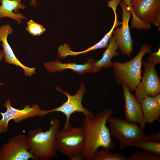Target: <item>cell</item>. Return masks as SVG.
<instances>
[{"label": "cell", "mask_w": 160, "mask_h": 160, "mask_svg": "<svg viewBox=\"0 0 160 160\" xmlns=\"http://www.w3.org/2000/svg\"><path fill=\"white\" fill-rule=\"evenodd\" d=\"M4 105L6 108L4 112H0L2 118L0 120V133H5L8 131V124L11 120L18 123L23 120L37 116L41 117L42 110L36 104L32 106L25 105L23 109H18L12 107L11 100H6Z\"/></svg>", "instance_id": "cell-10"}, {"label": "cell", "mask_w": 160, "mask_h": 160, "mask_svg": "<svg viewBox=\"0 0 160 160\" xmlns=\"http://www.w3.org/2000/svg\"><path fill=\"white\" fill-rule=\"evenodd\" d=\"M107 122L109 125L111 136L119 141L120 148L122 150L131 143L148 140V136L137 124L129 122L119 117L111 116L108 118Z\"/></svg>", "instance_id": "cell-6"}, {"label": "cell", "mask_w": 160, "mask_h": 160, "mask_svg": "<svg viewBox=\"0 0 160 160\" xmlns=\"http://www.w3.org/2000/svg\"><path fill=\"white\" fill-rule=\"evenodd\" d=\"M144 72L140 83L135 91V97L140 103L145 97H154L160 92V79L155 65L143 61Z\"/></svg>", "instance_id": "cell-8"}, {"label": "cell", "mask_w": 160, "mask_h": 160, "mask_svg": "<svg viewBox=\"0 0 160 160\" xmlns=\"http://www.w3.org/2000/svg\"><path fill=\"white\" fill-rule=\"evenodd\" d=\"M26 30L30 34L35 36L41 35L46 30L41 25L31 20L27 22Z\"/></svg>", "instance_id": "cell-22"}, {"label": "cell", "mask_w": 160, "mask_h": 160, "mask_svg": "<svg viewBox=\"0 0 160 160\" xmlns=\"http://www.w3.org/2000/svg\"><path fill=\"white\" fill-rule=\"evenodd\" d=\"M113 113V109L107 108L98 113L92 119H84L81 127L85 142L81 153L82 159L93 160L96 151L100 147L109 151L114 148L115 143L106 125L108 118Z\"/></svg>", "instance_id": "cell-1"}, {"label": "cell", "mask_w": 160, "mask_h": 160, "mask_svg": "<svg viewBox=\"0 0 160 160\" xmlns=\"http://www.w3.org/2000/svg\"><path fill=\"white\" fill-rule=\"evenodd\" d=\"M13 30L9 24L4 25L0 27V42L3 48L5 54V60L8 64H12L21 67L24 71L25 75L30 76L36 72V68H30L22 64L14 54L11 47L7 40L8 36L12 34Z\"/></svg>", "instance_id": "cell-13"}, {"label": "cell", "mask_w": 160, "mask_h": 160, "mask_svg": "<svg viewBox=\"0 0 160 160\" xmlns=\"http://www.w3.org/2000/svg\"><path fill=\"white\" fill-rule=\"evenodd\" d=\"M119 4L122 11L121 26L114 29L113 36L122 54L129 57L133 51V41L129 26V21L132 14L130 7L124 0H121Z\"/></svg>", "instance_id": "cell-9"}, {"label": "cell", "mask_w": 160, "mask_h": 160, "mask_svg": "<svg viewBox=\"0 0 160 160\" xmlns=\"http://www.w3.org/2000/svg\"><path fill=\"white\" fill-rule=\"evenodd\" d=\"M140 0H130V4L129 6L130 7L131 6L136 4Z\"/></svg>", "instance_id": "cell-27"}, {"label": "cell", "mask_w": 160, "mask_h": 160, "mask_svg": "<svg viewBox=\"0 0 160 160\" xmlns=\"http://www.w3.org/2000/svg\"><path fill=\"white\" fill-rule=\"evenodd\" d=\"M22 0H1L0 7V19L8 17L16 20L20 24L21 20L26 19L23 15L18 13V9H25L24 4L21 3Z\"/></svg>", "instance_id": "cell-15"}, {"label": "cell", "mask_w": 160, "mask_h": 160, "mask_svg": "<svg viewBox=\"0 0 160 160\" xmlns=\"http://www.w3.org/2000/svg\"><path fill=\"white\" fill-rule=\"evenodd\" d=\"M160 155L144 151L138 152L127 158V160H160Z\"/></svg>", "instance_id": "cell-21"}, {"label": "cell", "mask_w": 160, "mask_h": 160, "mask_svg": "<svg viewBox=\"0 0 160 160\" xmlns=\"http://www.w3.org/2000/svg\"><path fill=\"white\" fill-rule=\"evenodd\" d=\"M151 49L150 44H143L138 53L129 61L113 63L114 78L118 84H124L131 92L135 90L142 77L143 57L146 54L151 52Z\"/></svg>", "instance_id": "cell-3"}, {"label": "cell", "mask_w": 160, "mask_h": 160, "mask_svg": "<svg viewBox=\"0 0 160 160\" xmlns=\"http://www.w3.org/2000/svg\"><path fill=\"white\" fill-rule=\"evenodd\" d=\"M148 140L157 142H160V132L154 133L148 136Z\"/></svg>", "instance_id": "cell-24"}, {"label": "cell", "mask_w": 160, "mask_h": 160, "mask_svg": "<svg viewBox=\"0 0 160 160\" xmlns=\"http://www.w3.org/2000/svg\"><path fill=\"white\" fill-rule=\"evenodd\" d=\"M55 89L67 97L66 101L60 106L47 110H42L41 117H43L48 114L53 112H60L65 115L66 117L65 122L62 129H65L71 126L70 121L71 115L74 113L79 112L83 114L85 117L87 119H92L94 115L87 108L82 105V102L84 93L87 92V89L84 84L82 83L78 89L76 93L71 95L66 91L61 89L59 87H56Z\"/></svg>", "instance_id": "cell-7"}, {"label": "cell", "mask_w": 160, "mask_h": 160, "mask_svg": "<svg viewBox=\"0 0 160 160\" xmlns=\"http://www.w3.org/2000/svg\"><path fill=\"white\" fill-rule=\"evenodd\" d=\"M36 160L29 151L26 136L20 134L9 138L0 149V160Z\"/></svg>", "instance_id": "cell-11"}, {"label": "cell", "mask_w": 160, "mask_h": 160, "mask_svg": "<svg viewBox=\"0 0 160 160\" xmlns=\"http://www.w3.org/2000/svg\"><path fill=\"white\" fill-rule=\"evenodd\" d=\"M119 49L118 44L112 35L111 37L106 49L103 54V56L100 60L95 61L92 72L96 73L100 72L104 68H108L112 66L113 63L111 60L113 57L119 55L117 51Z\"/></svg>", "instance_id": "cell-17"}, {"label": "cell", "mask_w": 160, "mask_h": 160, "mask_svg": "<svg viewBox=\"0 0 160 160\" xmlns=\"http://www.w3.org/2000/svg\"><path fill=\"white\" fill-rule=\"evenodd\" d=\"M157 103L160 105V94L159 93L153 97Z\"/></svg>", "instance_id": "cell-26"}, {"label": "cell", "mask_w": 160, "mask_h": 160, "mask_svg": "<svg viewBox=\"0 0 160 160\" xmlns=\"http://www.w3.org/2000/svg\"><path fill=\"white\" fill-rule=\"evenodd\" d=\"M95 61L93 59H89L83 64H77L75 63H62L58 60L45 62L44 66L50 73L61 72L69 69L79 74L92 72Z\"/></svg>", "instance_id": "cell-14"}, {"label": "cell", "mask_w": 160, "mask_h": 160, "mask_svg": "<svg viewBox=\"0 0 160 160\" xmlns=\"http://www.w3.org/2000/svg\"><path fill=\"white\" fill-rule=\"evenodd\" d=\"M50 123L48 130L44 132L41 128L32 129L26 136L28 150L36 160H49L56 156L55 137L60 123L58 119L55 118Z\"/></svg>", "instance_id": "cell-2"}, {"label": "cell", "mask_w": 160, "mask_h": 160, "mask_svg": "<svg viewBox=\"0 0 160 160\" xmlns=\"http://www.w3.org/2000/svg\"><path fill=\"white\" fill-rule=\"evenodd\" d=\"M125 102L124 113L125 120L139 125L144 129L145 123L140 103L124 84L122 85Z\"/></svg>", "instance_id": "cell-12"}, {"label": "cell", "mask_w": 160, "mask_h": 160, "mask_svg": "<svg viewBox=\"0 0 160 160\" xmlns=\"http://www.w3.org/2000/svg\"><path fill=\"white\" fill-rule=\"evenodd\" d=\"M129 7L132 28L148 29L152 24L160 28V0H140Z\"/></svg>", "instance_id": "cell-5"}, {"label": "cell", "mask_w": 160, "mask_h": 160, "mask_svg": "<svg viewBox=\"0 0 160 160\" xmlns=\"http://www.w3.org/2000/svg\"><path fill=\"white\" fill-rule=\"evenodd\" d=\"M128 146L139 148L160 155V142L149 140H141L129 144Z\"/></svg>", "instance_id": "cell-19"}, {"label": "cell", "mask_w": 160, "mask_h": 160, "mask_svg": "<svg viewBox=\"0 0 160 160\" xmlns=\"http://www.w3.org/2000/svg\"><path fill=\"white\" fill-rule=\"evenodd\" d=\"M140 104L145 123L151 124L155 121H160V105L153 97H145Z\"/></svg>", "instance_id": "cell-16"}, {"label": "cell", "mask_w": 160, "mask_h": 160, "mask_svg": "<svg viewBox=\"0 0 160 160\" xmlns=\"http://www.w3.org/2000/svg\"><path fill=\"white\" fill-rule=\"evenodd\" d=\"M5 54L3 50H1L0 51V62L2 59L4 57ZM3 83H2L0 80V86L2 85Z\"/></svg>", "instance_id": "cell-25"}, {"label": "cell", "mask_w": 160, "mask_h": 160, "mask_svg": "<svg viewBox=\"0 0 160 160\" xmlns=\"http://www.w3.org/2000/svg\"><path fill=\"white\" fill-rule=\"evenodd\" d=\"M127 158L120 153H112L109 151L102 149L96 151L93 160H127Z\"/></svg>", "instance_id": "cell-20"}, {"label": "cell", "mask_w": 160, "mask_h": 160, "mask_svg": "<svg viewBox=\"0 0 160 160\" xmlns=\"http://www.w3.org/2000/svg\"><path fill=\"white\" fill-rule=\"evenodd\" d=\"M84 142L85 135L82 128L71 126L66 129L59 130L57 132L56 150L71 160H81Z\"/></svg>", "instance_id": "cell-4"}, {"label": "cell", "mask_w": 160, "mask_h": 160, "mask_svg": "<svg viewBox=\"0 0 160 160\" xmlns=\"http://www.w3.org/2000/svg\"><path fill=\"white\" fill-rule=\"evenodd\" d=\"M1 0H0V2H1ZM0 6H1L0 5Z\"/></svg>", "instance_id": "cell-29"}, {"label": "cell", "mask_w": 160, "mask_h": 160, "mask_svg": "<svg viewBox=\"0 0 160 160\" xmlns=\"http://www.w3.org/2000/svg\"><path fill=\"white\" fill-rule=\"evenodd\" d=\"M150 55L147 59V61L155 65L160 63V47L156 52H151Z\"/></svg>", "instance_id": "cell-23"}, {"label": "cell", "mask_w": 160, "mask_h": 160, "mask_svg": "<svg viewBox=\"0 0 160 160\" xmlns=\"http://www.w3.org/2000/svg\"><path fill=\"white\" fill-rule=\"evenodd\" d=\"M30 5L36 7V0H32L31 1Z\"/></svg>", "instance_id": "cell-28"}, {"label": "cell", "mask_w": 160, "mask_h": 160, "mask_svg": "<svg viewBox=\"0 0 160 160\" xmlns=\"http://www.w3.org/2000/svg\"><path fill=\"white\" fill-rule=\"evenodd\" d=\"M110 38L109 36L105 34L99 41L87 49L80 52L72 51L70 46L67 44H65L61 45L58 49V56L59 57L63 59L68 56H75L98 49L106 48L109 41Z\"/></svg>", "instance_id": "cell-18"}]
</instances>
